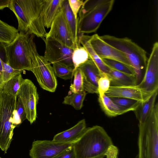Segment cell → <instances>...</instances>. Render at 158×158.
Segmentation results:
<instances>
[{"label": "cell", "mask_w": 158, "mask_h": 158, "mask_svg": "<svg viewBox=\"0 0 158 158\" xmlns=\"http://www.w3.org/2000/svg\"><path fill=\"white\" fill-rule=\"evenodd\" d=\"M44 0H10L9 8L15 15L19 33L45 38L42 15Z\"/></svg>", "instance_id": "6da1fadb"}, {"label": "cell", "mask_w": 158, "mask_h": 158, "mask_svg": "<svg viewBox=\"0 0 158 158\" xmlns=\"http://www.w3.org/2000/svg\"><path fill=\"white\" fill-rule=\"evenodd\" d=\"M113 144L104 129L95 125L86 128L73 146L76 158H104Z\"/></svg>", "instance_id": "7a4b0ae2"}, {"label": "cell", "mask_w": 158, "mask_h": 158, "mask_svg": "<svg viewBox=\"0 0 158 158\" xmlns=\"http://www.w3.org/2000/svg\"><path fill=\"white\" fill-rule=\"evenodd\" d=\"M114 0H85L78 13V34L96 32L111 10Z\"/></svg>", "instance_id": "3957f363"}, {"label": "cell", "mask_w": 158, "mask_h": 158, "mask_svg": "<svg viewBox=\"0 0 158 158\" xmlns=\"http://www.w3.org/2000/svg\"><path fill=\"white\" fill-rule=\"evenodd\" d=\"M35 35L19 33L10 44L5 46L7 64L15 69L32 71V58L36 47Z\"/></svg>", "instance_id": "277c9868"}, {"label": "cell", "mask_w": 158, "mask_h": 158, "mask_svg": "<svg viewBox=\"0 0 158 158\" xmlns=\"http://www.w3.org/2000/svg\"><path fill=\"white\" fill-rule=\"evenodd\" d=\"M100 37L124 54L134 70L137 84H139L144 75L148 60L146 51L127 37L120 38L109 35Z\"/></svg>", "instance_id": "5b68a950"}, {"label": "cell", "mask_w": 158, "mask_h": 158, "mask_svg": "<svg viewBox=\"0 0 158 158\" xmlns=\"http://www.w3.org/2000/svg\"><path fill=\"white\" fill-rule=\"evenodd\" d=\"M137 158H158V104L146 120L139 123Z\"/></svg>", "instance_id": "8992f818"}, {"label": "cell", "mask_w": 158, "mask_h": 158, "mask_svg": "<svg viewBox=\"0 0 158 158\" xmlns=\"http://www.w3.org/2000/svg\"><path fill=\"white\" fill-rule=\"evenodd\" d=\"M17 98L0 92V148L5 153L9 148L16 127L11 119Z\"/></svg>", "instance_id": "52a82bcc"}, {"label": "cell", "mask_w": 158, "mask_h": 158, "mask_svg": "<svg viewBox=\"0 0 158 158\" xmlns=\"http://www.w3.org/2000/svg\"><path fill=\"white\" fill-rule=\"evenodd\" d=\"M32 64L31 72L40 86L46 90L54 92L57 83L52 67L44 56L38 54L36 49L33 52Z\"/></svg>", "instance_id": "ba28073f"}, {"label": "cell", "mask_w": 158, "mask_h": 158, "mask_svg": "<svg viewBox=\"0 0 158 158\" xmlns=\"http://www.w3.org/2000/svg\"><path fill=\"white\" fill-rule=\"evenodd\" d=\"M135 86L150 94L158 90V43L157 42L153 45L151 53L148 59L143 77Z\"/></svg>", "instance_id": "9c48e42d"}, {"label": "cell", "mask_w": 158, "mask_h": 158, "mask_svg": "<svg viewBox=\"0 0 158 158\" xmlns=\"http://www.w3.org/2000/svg\"><path fill=\"white\" fill-rule=\"evenodd\" d=\"M45 44L44 56L50 63H60L74 69L72 60L73 49L52 39L42 38Z\"/></svg>", "instance_id": "30bf717a"}, {"label": "cell", "mask_w": 158, "mask_h": 158, "mask_svg": "<svg viewBox=\"0 0 158 158\" xmlns=\"http://www.w3.org/2000/svg\"><path fill=\"white\" fill-rule=\"evenodd\" d=\"M17 97L21 100L26 113L27 119L31 124L37 118L36 106L39 99L36 87L29 79H24Z\"/></svg>", "instance_id": "8fae6325"}, {"label": "cell", "mask_w": 158, "mask_h": 158, "mask_svg": "<svg viewBox=\"0 0 158 158\" xmlns=\"http://www.w3.org/2000/svg\"><path fill=\"white\" fill-rule=\"evenodd\" d=\"M73 143L37 140L33 142L29 155L31 158H54Z\"/></svg>", "instance_id": "7c38bea8"}, {"label": "cell", "mask_w": 158, "mask_h": 158, "mask_svg": "<svg viewBox=\"0 0 158 158\" xmlns=\"http://www.w3.org/2000/svg\"><path fill=\"white\" fill-rule=\"evenodd\" d=\"M45 38L56 41L73 49L77 47L72 40L61 9L53 21Z\"/></svg>", "instance_id": "4fadbf2b"}, {"label": "cell", "mask_w": 158, "mask_h": 158, "mask_svg": "<svg viewBox=\"0 0 158 158\" xmlns=\"http://www.w3.org/2000/svg\"><path fill=\"white\" fill-rule=\"evenodd\" d=\"M89 41L93 49L101 59L116 60L131 66L124 54L102 40L98 34L90 36Z\"/></svg>", "instance_id": "5bb4252c"}, {"label": "cell", "mask_w": 158, "mask_h": 158, "mask_svg": "<svg viewBox=\"0 0 158 158\" xmlns=\"http://www.w3.org/2000/svg\"><path fill=\"white\" fill-rule=\"evenodd\" d=\"M78 68L82 74L84 90L89 93L98 94V82L102 74L94 62L89 59Z\"/></svg>", "instance_id": "9a60e30c"}, {"label": "cell", "mask_w": 158, "mask_h": 158, "mask_svg": "<svg viewBox=\"0 0 158 158\" xmlns=\"http://www.w3.org/2000/svg\"><path fill=\"white\" fill-rule=\"evenodd\" d=\"M105 94L109 97L123 98L135 100L141 102L147 100L152 94L147 93L133 86H110Z\"/></svg>", "instance_id": "2e32d148"}, {"label": "cell", "mask_w": 158, "mask_h": 158, "mask_svg": "<svg viewBox=\"0 0 158 158\" xmlns=\"http://www.w3.org/2000/svg\"><path fill=\"white\" fill-rule=\"evenodd\" d=\"M86 126L85 120L82 119L71 128L55 135L52 140L59 142L74 143L80 138Z\"/></svg>", "instance_id": "e0dca14e"}, {"label": "cell", "mask_w": 158, "mask_h": 158, "mask_svg": "<svg viewBox=\"0 0 158 158\" xmlns=\"http://www.w3.org/2000/svg\"><path fill=\"white\" fill-rule=\"evenodd\" d=\"M64 0H44L42 15L45 27L50 28L54 20L61 10Z\"/></svg>", "instance_id": "ac0fdd59"}, {"label": "cell", "mask_w": 158, "mask_h": 158, "mask_svg": "<svg viewBox=\"0 0 158 158\" xmlns=\"http://www.w3.org/2000/svg\"><path fill=\"white\" fill-rule=\"evenodd\" d=\"M90 36L83 34H79L78 36L79 43L86 49L88 53L89 59L94 62L100 73L107 74L111 69L103 62L94 50L90 43Z\"/></svg>", "instance_id": "d6986e66"}, {"label": "cell", "mask_w": 158, "mask_h": 158, "mask_svg": "<svg viewBox=\"0 0 158 158\" xmlns=\"http://www.w3.org/2000/svg\"><path fill=\"white\" fill-rule=\"evenodd\" d=\"M62 9L73 42L78 47L80 45L78 42L77 21L71 10L68 0H64Z\"/></svg>", "instance_id": "ffe728a7"}, {"label": "cell", "mask_w": 158, "mask_h": 158, "mask_svg": "<svg viewBox=\"0 0 158 158\" xmlns=\"http://www.w3.org/2000/svg\"><path fill=\"white\" fill-rule=\"evenodd\" d=\"M107 75L110 80V86H133L137 84L135 77L111 69Z\"/></svg>", "instance_id": "44dd1931"}, {"label": "cell", "mask_w": 158, "mask_h": 158, "mask_svg": "<svg viewBox=\"0 0 158 158\" xmlns=\"http://www.w3.org/2000/svg\"><path fill=\"white\" fill-rule=\"evenodd\" d=\"M98 94V101L100 106L105 113L108 116L115 117L129 111L117 105L105 93H99Z\"/></svg>", "instance_id": "7402d4cb"}, {"label": "cell", "mask_w": 158, "mask_h": 158, "mask_svg": "<svg viewBox=\"0 0 158 158\" xmlns=\"http://www.w3.org/2000/svg\"><path fill=\"white\" fill-rule=\"evenodd\" d=\"M158 90L153 93L147 100L141 102L134 111L139 123L145 121L150 115L156 103Z\"/></svg>", "instance_id": "603a6c76"}, {"label": "cell", "mask_w": 158, "mask_h": 158, "mask_svg": "<svg viewBox=\"0 0 158 158\" xmlns=\"http://www.w3.org/2000/svg\"><path fill=\"white\" fill-rule=\"evenodd\" d=\"M23 79L21 73L16 75L3 83L1 91L9 95L17 98L19 90Z\"/></svg>", "instance_id": "cb8c5ba5"}, {"label": "cell", "mask_w": 158, "mask_h": 158, "mask_svg": "<svg viewBox=\"0 0 158 158\" xmlns=\"http://www.w3.org/2000/svg\"><path fill=\"white\" fill-rule=\"evenodd\" d=\"M19 35L18 29L0 19V42L7 45L10 44Z\"/></svg>", "instance_id": "d4e9b609"}, {"label": "cell", "mask_w": 158, "mask_h": 158, "mask_svg": "<svg viewBox=\"0 0 158 158\" xmlns=\"http://www.w3.org/2000/svg\"><path fill=\"white\" fill-rule=\"evenodd\" d=\"M86 94L85 90L78 93L69 92L68 95L64 98L63 103L71 105L76 110H80Z\"/></svg>", "instance_id": "484cf974"}, {"label": "cell", "mask_w": 158, "mask_h": 158, "mask_svg": "<svg viewBox=\"0 0 158 158\" xmlns=\"http://www.w3.org/2000/svg\"><path fill=\"white\" fill-rule=\"evenodd\" d=\"M102 59L110 69L135 77V71L131 66L116 60L108 59Z\"/></svg>", "instance_id": "4316f807"}, {"label": "cell", "mask_w": 158, "mask_h": 158, "mask_svg": "<svg viewBox=\"0 0 158 158\" xmlns=\"http://www.w3.org/2000/svg\"><path fill=\"white\" fill-rule=\"evenodd\" d=\"M17 99L15 109L13 111L11 122L16 126L20 124L27 119L26 113L21 99Z\"/></svg>", "instance_id": "83f0119b"}, {"label": "cell", "mask_w": 158, "mask_h": 158, "mask_svg": "<svg viewBox=\"0 0 158 158\" xmlns=\"http://www.w3.org/2000/svg\"><path fill=\"white\" fill-rule=\"evenodd\" d=\"M89 59L88 53L83 46L80 45L73 49L72 55V60L74 70Z\"/></svg>", "instance_id": "f1b7e54d"}, {"label": "cell", "mask_w": 158, "mask_h": 158, "mask_svg": "<svg viewBox=\"0 0 158 158\" xmlns=\"http://www.w3.org/2000/svg\"><path fill=\"white\" fill-rule=\"evenodd\" d=\"M56 76L64 80L69 79L73 76L74 69L68 67L60 63L52 64Z\"/></svg>", "instance_id": "f546056e"}, {"label": "cell", "mask_w": 158, "mask_h": 158, "mask_svg": "<svg viewBox=\"0 0 158 158\" xmlns=\"http://www.w3.org/2000/svg\"><path fill=\"white\" fill-rule=\"evenodd\" d=\"M110 98V97H109ZM111 99L119 107L130 111H134L141 102L131 99L118 97H111Z\"/></svg>", "instance_id": "4dcf8cb0"}, {"label": "cell", "mask_w": 158, "mask_h": 158, "mask_svg": "<svg viewBox=\"0 0 158 158\" xmlns=\"http://www.w3.org/2000/svg\"><path fill=\"white\" fill-rule=\"evenodd\" d=\"M74 80L70 87L69 92L78 93L84 90L83 77L82 72L78 67L74 70Z\"/></svg>", "instance_id": "1f68e13d"}, {"label": "cell", "mask_w": 158, "mask_h": 158, "mask_svg": "<svg viewBox=\"0 0 158 158\" xmlns=\"http://www.w3.org/2000/svg\"><path fill=\"white\" fill-rule=\"evenodd\" d=\"M23 71L14 69L6 63H4L3 64L2 72V80L3 83L9 80L16 75Z\"/></svg>", "instance_id": "d6a6232c"}, {"label": "cell", "mask_w": 158, "mask_h": 158, "mask_svg": "<svg viewBox=\"0 0 158 158\" xmlns=\"http://www.w3.org/2000/svg\"><path fill=\"white\" fill-rule=\"evenodd\" d=\"M110 81L107 74H102L98 82V93H105L110 86Z\"/></svg>", "instance_id": "836d02e7"}, {"label": "cell", "mask_w": 158, "mask_h": 158, "mask_svg": "<svg viewBox=\"0 0 158 158\" xmlns=\"http://www.w3.org/2000/svg\"><path fill=\"white\" fill-rule=\"evenodd\" d=\"M7 44L0 42V92L1 91L3 84L2 72L3 64L4 63L7 64L5 46Z\"/></svg>", "instance_id": "e575fe53"}, {"label": "cell", "mask_w": 158, "mask_h": 158, "mask_svg": "<svg viewBox=\"0 0 158 158\" xmlns=\"http://www.w3.org/2000/svg\"><path fill=\"white\" fill-rule=\"evenodd\" d=\"M68 1L71 10L77 21L78 13L83 4L84 1L82 0H68Z\"/></svg>", "instance_id": "d590c367"}, {"label": "cell", "mask_w": 158, "mask_h": 158, "mask_svg": "<svg viewBox=\"0 0 158 158\" xmlns=\"http://www.w3.org/2000/svg\"><path fill=\"white\" fill-rule=\"evenodd\" d=\"M73 146L68 148L54 158H76Z\"/></svg>", "instance_id": "8d00e7d4"}, {"label": "cell", "mask_w": 158, "mask_h": 158, "mask_svg": "<svg viewBox=\"0 0 158 158\" xmlns=\"http://www.w3.org/2000/svg\"><path fill=\"white\" fill-rule=\"evenodd\" d=\"M118 152V148L113 144L109 148L106 156V158H117Z\"/></svg>", "instance_id": "74e56055"}, {"label": "cell", "mask_w": 158, "mask_h": 158, "mask_svg": "<svg viewBox=\"0 0 158 158\" xmlns=\"http://www.w3.org/2000/svg\"><path fill=\"white\" fill-rule=\"evenodd\" d=\"M10 0H0V10L9 7Z\"/></svg>", "instance_id": "f35d334b"}, {"label": "cell", "mask_w": 158, "mask_h": 158, "mask_svg": "<svg viewBox=\"0 0 158 158\" xmlns=\"http://www.w3.org/2000/svg\"><path fill=\"white\" fill-rule=\"evenodd\" d=\"M0 158H1V157H0Z\"/></svg>", "instance_id": "ab89813d"}]
</instances>
